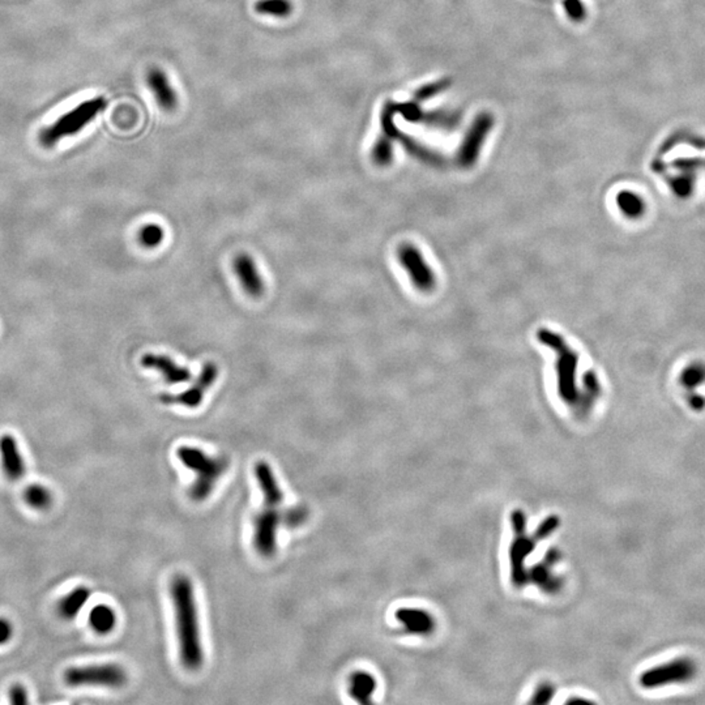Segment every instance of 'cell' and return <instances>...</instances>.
Here are the masks:
<instances>
[{
  "label": "cell",
  "instance_id": "obj_20",
  "mask_svg": "<svg viewBox=\"0 0 705 705\" xmlns=\"http://www.w3.org/2000/svg\"><path fill=\"white\" fill-rule=\"evenodd\" d=\"M89 625L100 635L112 632L116 625V614L107 605H97L89 613Z\"/></svg>",
  "mask_w": 705,
  "mask_h": 705
},
{
  "label": "cell",
  "instance_id": "obj_12",
  "mask_svg": "<svg viewBox=\"0 0 705 705\" xmlns=\"http://www.w3.org/2000/svg\"><path fill=\"white\" fill-rule=\"evenodd\" d=\"M141 366L155 370L164 376L167 384L187 383L191 379V371L187 367L178 365L173 358L161 354H145L141 358Z\"/></svg>",
  "mask_w": 705,
  "mask_h": 705
},
{
  "label": "cell",
  "instance_id": "obj_41",
  "mask_svg": "<svg viewBox=\"0 0 705 705\" xmlns=\"http://www.w3.org/2000/svg\"><path fill=\"white\" fill-rule=\"evenodd\" d=\"M533 577H534V580H536V582H538V583L548 582V576L546 568L542 566L536 567V568L533 570Z\"/></svg>",
  "mask_w": 705,
  "mask_h": 705
},
{
  "label": "cell",
  "instance_id": "obj_22",
  "mask_svg": "<svg viewBox=\"0 0 705 705\" xmlns=\"http://www.w3.org/2000/svg\"><path fill=\"white\" fill-rule=\"evenodd\" d=\"M617 205L620 209V212L627 218H631V219L641 217L645 213V209H646L644 199L639 193L634 191H627V190L619 192L618 196H617Z\"/></svg>",
  "mask_w": 705,
  "mask_h": 705
},
{
  "label": "cell",
  "instance_id": "obj_38",
  "mask_svg": "<svg viewBox=\"0 0 705 705\" xmlns=\"http://www.w3.org/2000/svg\"><path fill=\"white\" fill-rule=\"evenodd\" d=\"M511 522H512V525H514L516 536H524L525 531H526V517H525V514L522 511L516 510V511H514L512 516H511Z\"/></svg>",
  "mask_w": 705,
  "mask_h": 705
},
{
  "label": "cell",
  "instance_id": "obj_28",
  "mask_svg": "<svg viewBox=\"0 0 705 705\" xmlns=\"http://www.w3.org/2000/svg\"><path fill=\"white\" fill-rule=\"evenodd\" d=\"M679 143H685V144H689L692 147L699 149H705V139L704 138H700V136H695V135H691L688 132H677L674 133L673 136H670L669 139L666 140L663 143L661 148H660V155H665L668 153L671 148H674L677 144Z\"/></svg>",
  "mask_w": 705,
  "mask_h": 705
},
{
  "label": "cell",
  "instance_id": "obj_27",
  "mask_svg": "<svg viewBox=\"0 0 705 705\" xmlns=\"http://www.w3.org/2000/svg\"><path fill=\"white\" fill-rule=\"evenodd\" d=\"M371 157H373L375 165L380 166V167L391 165L392 161H393L392 139L383 135L382 138L376 140L374 147H373Z\"/></svg>",
  "mask_w": 705,
  "mask_h": 705
},
{
  "label": "cell",
  "instance_id": "obj_15",
  "mask_svg": "<svg viewBox=\"0 0 705 705\" xmlns=\"http://www.w3.org/2000/svg\"><path fill=\"white\" fill-rule=\"evenodd\" d=\"M533 538L524 536H517L510 548V559L512 567V582L516 586H522L526 582V572L524 570L525 559L534 550Z\"/></svg>",
  "mask_w": 705,
  "mask_h": 705
},
{
  "label": "cell",
  "instance_id": "obj_37",
  "mask_svg": "<svg viewBox=\"0 0 705 705\" xmlns=\"http://www.w3.org/2000/svg\"><path fill=\"white\" fill-rule=\"evenodd\" d=\"M8 699L9 701L15 705L28 704L29 703L25 688H24V686H21V685H18V683L9 688Z\"/></svg>",
  "mask_w": 705,
  "mask_h": 705
},
{
  "label": "cell",
  "instance_id": "obj_34",
  "mask_svg": "<svg viewBox=\"0 0 705 705\" xmlns=\"http://www.w3.org/2000/svg\"><path fill=\"white\" fill-rule=\"evenodd\" d=\"M558 526H559L558 516H548L545 522H541L538 529L536 531V538L537 540L546 538L553 531H557Z\"/></svg>",
  "mask_w": 705,
  "mask_h": 705
},
{
  "label": "cell",
  "instance_id": "obj_13",
  "mask_svg": "<svg viewBox=\"0 0 705 705\" xmlns=\"http://www.w3.org/2000/svg\"><path fill=\"white\" fill-rule=\"evenodd\" d=\"M0 459L6 476L11 481H18L25 474V462L18 450L16 439L9 434L0 436Z\"/></svg>",
  "mask_w": 705,
  "mask_h": 705
},
{
  "label": "cell",
  "instance_id": "obj_35",
  "mask_svg": "<svg viewBox=\"0 0 705 705\" xmlns=\"http://www.w3.org/2000/svg\"><path fill=\"white\" fill-rule=\"evenodd\" d=\"M555 694V689L551 686V685H542L534 694V697H531V703L533 704H546V703H550L551 699L554 697Z\"/></svg>",
  "mask_w": 705,
  "mask_h": 705
},
{
  "label": "cell",
  "instance_id": "obj_6",
  "mask_svg": "<svg viewBox=\"0 0 705 705\" xmlns=\"http://www.w3.org/2000/svg\"><path fill=\"white\" fill-rule=\"evenodd\" d=\"M697 666L692 658L679 657L649 670H645L640 675V686L646 689L666 687L671 685L687 683L697 677Z\"/></svg>",
  "mask_w": 705,
  "mask_h": 705
},
{
  "label": "cell",
  "instance_id": "obj_33",
  "mask_svg": "<svg viewBox=\"0 0 705 705\" xmlns=\"http://www.w3.org/2000/svg\"><path fill=\"white\" fill-rule=\"evenodd\" d=\"M563 7L567 16L574 23H580L586 18V8L584 7L582 0H563Z\"/></svg>",
  "mask_w": 705,
  "mask_h": 705
},
{
  "label": "cell",
  "instance_id": "obj_11",
  "mask_svg": "<svg viewBox=\"0 0 705 705\" xmlns=\"http://www.w3.org/2000/svg\"><path fill=\"white\" fill-rule=\"evenodd\" d=\"M234 272L239 279L244 291L253 298H259L264 294L265 284L261 277L256 263L248 253H241L235 256Z\"/></svg>",
  "mask_w": 705,
  "mask_h": 705
},
{
  "label": "cell",
  "instance_id": "obj_2",
  "mask_svg": "<svg viewBox=\"0 0 705 705\" xmlns=\"http://www.w3.org/2000/svg\"><path fill=\"white\" fill-rule=\"evenodd\" d=\"M255 476L264 495V505L255 517L253 546L261 557H272L277 548V531L285 520V511L279 507L284 505V493L270 464L256 462Z\"/></svg>",
  "mask_w": 705,
  "mask_h": 705
},
{
  "label": "cell",
  "instance_id": "obj_29",
  "mask_svg": "<svg viewBox=\"0 0 705 705\" xmlns=\"http://www.w3.org/2000/svg\"><path fill=\"white\" fill-rule=\"evenodd\" d=\"M451 85H452V80L451 78H442V80H438V81H434V83H430V84H426V85L419 88L417 92L414 93V98L413 100L417 101V102H425L427 100L443 93Z\"/></svg>",
  "mask_w": 705,
  "mask_h": 705
},
{
  "label": "cell",
  "instance_id": "obj_14",
  "mask_svg": "<svg viewBox=\"0 0 705 705\" xmlns=\"http://www.w3.org/2000/svg\"><path fill=\"white\" fill-rule=\"evenodd\" d=\"M147 83L156 98L157 104L166 112H173L176 106V95L165 72L156 67L150 68L147 75Z\"/></svg>",
  "mask_w": 705,
  "mask_h": 705
},
{
  "label": "cell",
  "instance_id": "obj_18",
  "mask_svg": "<svg viewBox=\"0 0 705 705\" xmlns=\"http://www.w3.org/2000/svg\"><path fill=\"white\" fill-rule=\"evenodd\" d=\"M376 689V680L374 677L366 671L353 673L350 677L349 694L359 704L371 703V697Z\"/></svg>",
  "mask_w": 705,
  "mask_h": 705
},
{
  "label": "cell",
  "instance_id": "obj_25",
  "mask_svg": "<svg viewBox=\"0 0 705 705\" xmlns=\"http://www.w3.org/2000/svg\"><path fill=\"white\" fill-rule=\"evenodd\" d=\"M255 11L261 15L287 18L293 11V6L290 0H259L255 4Z\"/></svg>",
  "mask_w": 705,
  "mask_h": 705
},
{
  "label": "cell",
  "instance_id": "obj_26",
  "mask_svg": "<svg viewBox=\"0 0 705 705\" xmlns=\"http://www.w3.org/2000/svg\"><path fill=\"white\" fill-rule=\"evenodd\" d=\"M668 184L675 196L680 199H687L695 188V175L692 174V171H685V174L668 179Z\"/></svg>",
  "mask_w": 705,
  "mask_h": 705
},
{
  "label": "cell",
  "instance_id": "obj_7",
  "mask_svg": "<svg viewBox=\"0 0 705 705\" xmlns=\"http://www.w3.org/2000/svg\"><path fill=\"white\" fill-rule=\"evenodd\" d=\"M540 339L559 351L558 363V380H559V394L568 404H574L577 399V392L574 385V375L577 366V356L572 349L563 345V341L555 333L548 331L540 332Z\"/></svg>",
  "mask_w": 705,
  "mask_h": 705
},
{
  "label": "cell",
  "instance_id": "obj_4",
  "mask_svg": "<svg viewBox=\"0 0 705 705\" xmlns=\"http://www.w3.org/2000/svg\"><path fill=\"white\" fill-rule=\"evenodd\" d=\"M107 106L104 97H95L85 102L78 104L68 113L63 114L52 126L40 132V144L44 148L55 147L61 140L75 136L85 128L89 123L95 121L97 115L102 113Z\"/></svg>",
  "mask_w": 705,
  "mask_h": 705
},
{
  "label": "cell",
  "instance_id": "obj_21",
  "mask_svg": "<svg viewBox=\"0 0 705 705\" xmlns=\"http://www.w3.org/2000/svg\"><path fill=\"white\" fill-rule=\"evenodd\" d=\"M90 597V589L87 586H78L70 594H67L59 605V611L66 619L75 618L81 609L85 606Z\"/></svg>",
  "mask_w": 705,
  "mask_h": 705
},
{
  "label": "cell",
  "instance_id": "obj_30",
  "mask_svg": "<svg viewBox=\"0 0 705 705\" xmlns=\"http://www.w3.org/2000/svg\"><path fill=\"white\" fill-rule=\"evenodd\" d=\"M164 238H165V231L158 224H148L141 227L140 230V243L147 248H156L162 243Z\"/></svg>",
  "mask_w": 705,
  "mask_h": 705
},
{
  "label": "cell",
  "instance_id": "obj_39",
  "mask_svg": "<svg viewBox=\"0 0 705 705\" xmlns=\"http://www.w3.org/2000/svg\"><path fill=\"white\" fill-rule=\"evenodd\" d=\"M687 401L689 408L692 410H695V411H701V410L705 408V397L703 394H700V393L689 391Z\"/></svg>",
  "mask_w": 705,
  "mask_h": 705
},
{
  "label": "cell",
  "instance_id": "obj_32",
  "mask_svg": "<svg viewBox=\"0 0 705 705\" xmlns=\"http://www.w3.org/2000/svg\"><path fill=\"white\" fill-rule=\"evenodd\" d=\"M307 517H308V511L306 510L305 507L298 505V507L289 508L285 511L284 524L289 528H296V526H301L307 520Z\"/></svg>",
  "mask_w": 705,
  "mask_h": 705
},
{
  "label": "cell",
  "instance_id": "obj_1",
  "mask_svg": "<svg viewBox=\"0 0 705 705\" xmlns=\"http://www.w3.org/2000/svg\"><path fill=\"white\" fill-rule=\"evenodd\" d=\"M171 598L174 605L179 656L187 670L200 669L204 660L200 627L191 580L183 574L175 576L171 583Z\"/></svg>",
  "mask_w": 705,
  "mask_h": 705
},
{
  "label": "cell",
  "instance_id": "obj_31",
  "mask_svg": "<svg viewBox=\"0 0 705 705\" xmlns=\"http://www.w3.org/2000/svg\"><path fill=\"white\" fill-rule=\"evenodd\" d=\"M393 109H394V113L400 114L405 121L414 123V124H421L423 114H425L419 102L414 101V100L409 101V102H402V104L393 102Z\"/></svg>",
  "mask_w": 705,
  "mask_h": 705
},
{
  "label": "cell",
  "instance_id": "obj_23",
  "mask_svg": "<svg viewBox=\"0 0 705 705\" xmlns=\"http://www.w3.org/2000/svg\"><path fill=\"white\" fill-rule=\"evenodd\" d=\"M24 498H25V502L28 505L35 510H38V511L47 510L52 503V495L50 490L44 488V485H40V483L29 485L24 491Z\"/></svg>",
  "mask_w": 705,
  "mask_h": 705
},
{
  "label": "cell",
  "instance_id": "obj_5",
  "mask_svg": "<svg viewBox=\"0 0 705 705\" xmlns=\"http://www.w3.org/2000/svg\"><path fill=\"white\" fill-rule=\"evenodd\" d=\"M64 680L72 687L98 686L119 688L127 682V675L119 665L102 663L70 668L64 673Z\"/></svg>",
  "mask_w": 705,
  "mask_h": 705
},
{
  "label": "cell",
  "instance_id": "obj_36",
  "mask_svg": "<svg viewBox=\"0 0 705 705\" xmlns=\"http://www.w3.org/2000/svg\"><path fill=\"white\" fill-rule=\"evenodd\" d=\"M674 167H678L683 171H694L699 167H704L705 158H680L673 162Z\"/></svg>",
  "mask_w": 705,
  "mask_h": 705
},
{
  "label": "cell",
  "instance_id": "obj_3",
  "mask_svg": "<svg viewBox=\"0 0 705 705\" xmlns=\"http://www.w3.org/2000/svg\"><path fill=\"white\" fill-rule=\"evenodd\" d=\"M176 456L183 465L191 469L196 479L190 488V496L195 502L208 499L216 488L218 479L227 471V460L224 457H213L195 447H181Z\"/></svg>",
  "mask_w": 705,
  "mask_h": 705
},
{
  "label": "cell",
  "instance_id": "obj_19",
  "mask_svg": "<svg viewBox=\"0 0 705 705\" xmlns=\"http://www.w3.org/2000/svg\"><path fill=\"white\" fill-rule=\"evenodd\" d=\"M460 123H462V114L459 112L434 110L423 114L421 124L439 130L453 131L460 126Z\"/></svg>",
  "mask_w": 705,
  "mask_h": 705
},
{
  "label": "cell",
  "instance_id": "obj_10",
  "mask_svg": "<svg viewBox=\"0 0 705 705\" xmlns=\"http://www.w3.org/2000/svg\"><path fill=\"white\" fill-rule=\"evenodd\" d=\"M399 259L404 268L410 275V279L421 290H430L435 284L434 273L427 267L422 258V253L418 251L413 244H402L399 248Z\"/></svg>",
  "mask_w": 705,
  "mask_h": 705
},
{
  "label": "cell",
  "instance_id": "obj_9",
  "mask_svg": "<svg viewBox=\"0 0 705 705\" xmlns=\"http://www.w3.org/2000/svg\"><path fill=\"white\" fill-rule=\"evenodd\" d=\"M218 378L217 366L213 362H208L203 367L200 375L198 376L196 382L192 384L191 388L183 391L178 394H169L165 393L159 397L162 404L166 405H182L190 409H195L200 406L203 399L205 396V392L215 384Z\"/></svg>",
  "mask_w": 705,
  "mask_h": 705
},
{
  "label": "cell",
  "instance_id": "obj_17",
  "mask_svg": "<svg viewBox=\"0 0 705 705\" xmlns=\"http://www.w3.org/2000/svg\"><path fill=\"white\" fill-rule=\"evenodd\" d=\"M394 140H397L409 155L423 161L425 164L433 166H443L444 162H445L444 157L440 153H436L435 150L427 148L423 144L418 143L417 140L402 133L401 131L397 133Z\"/></svg>",
  "mask_w": 705,
  "mask_h": 705
},
{
  "label": "cell",
  "instance_id": "obj_8",
  "mask_svg": "<svg viewBox=\"0 0 705 705\" xmlns=\"http://www.w3.org/2000/svg\"><path fill=\"white\" fill-rule=\"evenodd\" d=\"M494 127V116L491 114L481 113L474 118L466 132L462 144L457 150V164L462 167H471L478 159L481 149L485 144L490 131Z\"/></svg>",
  "mask_w": 705,
  "mask_h": 705
},
{
  "label": "cell",
  "instance_id": "obj_40",
  "mask_svg": "<svg viewBox=\"0 0 705 705\" xmlns=\"http://www.w3.org/2000/svg\"><path fill=\"white\" fill-rule=\"evenodd\" d=\"M13 634L12 625L7 619L0 618V645L7 644Z\"/></svg>",
  "mask_w": 705,
  "mask_h": 705
},
{
  "label": "cell",
  "instance_id": "obj_24",
  "mask_svg": "<svg viewBox=\"0 0 705 705\" xmlns=\"http://www.w3.org/2000/svg\"><path fill=\"white\" fill-rule=\"evenodd\" d=\"M680 384L687 391H695L705 383V365L703 362H692L686 366L680 374Z\"/></svg>",
  "mask_w": 705,
  "mask_h": 705
},
{
  "label": "cell",
  "instance_id": "obj_16",
  "mask_svg": "<svg viewBox=\"0 0 705 705\" xmlns=\"http://www.w3.org/2000/svg\"><path fill=\"white\" fill-rule=\"evenodd\" d=\"M396 618L405 627V631L416 635H427L435 627L433 617L425 610L401 608L396 611Z\"/></svg>",
  "mask_w": 705,
  "mask_h": 705
}]
</instances>
